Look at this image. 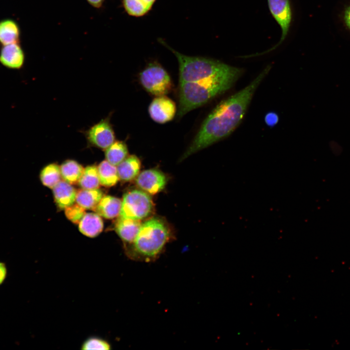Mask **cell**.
<instances>
[{
	"label": "cell",
	"mask_w": 350,
	"mask_h": 350,
	"mask_svg": "<svg viewBox=\"0 0 350 350\" xmlns=\"http://www.w3.org/2000/svg\"><path fill=\"white\" fill-rule=\"evenodd\" d=\"M159 42L174 54L178 62V118L229 89L243 72L241 69L217 60L183 54L161 39Z\"/></svg>",
	"instance_id": "cell-1"
},
{
	"label": "cell",
	"mask_w": 350,
	"mask_h": 350,
	"mask_svg": "<svg viewBox=\"0 0 350 350\" xmlns=\"http://www.w3.org/2000/svg\"><path fill=\"white\" fill-rule=\"evenodd\" d=\"M270 69V66H267L247 87L217 105L204 120L181 159L225 138L234 130L256 89Z\"/></svg>",
	"instance_id": "cell-2"
},
{
	"label": "cell",
	"mask_w": 350,
	"mask_h": 350,
	"mask_svg": "<svg viewBox=\"0 0 350 350\" xmlns=\"http://www.w3.org/2000/svg\"><path fill=\"white\" fill-rule=\"evenodd\" d=\"M170 231L161 219L153 218L141 224L139 232L127 250L132 260L150 262L159 256L171 237Z\"/></svg>",
	"instance_id": "cell-3"
},
{
	"label": "cell",
	"mask_w": 350,
	"mask_h": 350,
	"mask_svg": "<svg viewBox=\"0 0 350 350\" xmlns=\"http://www.w3.org/2000/svg\"><path fill=\"white\" fill-rule=\"evenodd\" d=\"M139 79L143 88L156 96L165 95L173 87L168 73L157 62L148 64L140 73Z\"/></svg>",
	"instance_id": "cell-4"
},
{
	"label": "cell",
	"mask_w": 350,
	"mask_h": 350,
	"mask_svg": "<svg viewBox=\"0 0 350 350\" xmlns=\"http://www.w3.org/2000/svg\"><path fill=\"white\" fill-rule=\"evenodd\" d=\"M153 208V202L148 194L134 190L124 195L119 215L122 218L140 221L148 216Z\"/></svg>",
	"instance_id": "cell-5"
},
{
	"label": "cell",
	"mask_w": 350,
	"mask_h": 350,
	"mask_svg": "<svg viewBox=\"0 0 350 350\" xmlns=\"http://www.w3.org/2000/svg\"><path fill=\"white\" fill-rule=\"evenodd\" d=\"M269 10L281 29L280 41L273 47L259 54L276 49L285 41L291 27L293 14L290 0H267ZM258 54V55H259Z\"/></svg>",
	"instance_id": "cell-6"
},
{
	"label": "cell",
	"mask_w": 350,
	"mask_h": 350,
	"mask_svg": "<svg viewBox=\"0 0 350 350\" xmlns=\"http://www.w3.org/2000/svg\"><path fill=\"white\" fill-rule=\"evenodd\" d=\"M85 134L89 144L103 150H105L115 141L109 116L90 127Z\"/></svg>",
	"instance_id": "cell-7"
},
{
	"label": "cell",
	"mask_w": 350,
	"mask_h": 350,
	"mask_svg": "<svg viewBox=\"0 0 350 350\" xmlns=\"http://www.w3.org/2000/svg\"><path fill=\"white\" fill-rule=\"evenodd\" d=\"M148 112L154 121L158 123H164L174 118L176 105L173 100L165 95L157 96L150 103Z\"/></svg>",
	"instance_id": "cell-8"
},
{
	"label": "cell",
	"mask_w": 350,
	"mask_h": 350,
	"mask_svg": "<svg viewBox=\"0 0 350 350\" xmlns=\"http://www.w3.org/2000/svg\"><path fill=\"white\" fill-rule=\"evenodd\" d=\"M166 182L165 175L156 169L143 171L139 175L136 179L137 184L140 188L152 194L162 190Z\"/></svg>",
	"instance_id": "cell-9"
},
{
	"label": "cell",
	"mask_w": 350,
	"mask_h": 350,
	"mask_svg": "<svg viewBox=\"0 0 350 350\" xmlns=\"http://www.w3.org/2000/svg\"><path fill=\"white\" fill-rule=\"evenodd\" d=\"M24 52L18 43L3 45L0 51V63L4 67L19 70L23 66Z\"/></svg>",
	"instance_id": "cell-10"
},
{
	"label": "cell",
	"mask_w": 350,
	"mask_h": 350,
	"mask_svg": "<svg viewBox=\"0 0 350 350\" xmlns=\"http://www.w3.org/2000/svg\"><path fill=\"white\" fill-rule=\"evenodd\" d=\"M52 190L55 202L60 209H65L73 204L76 201V190L64 180H60L52 188Z\"/></svg>",
	"instance_id": "cell-11"
},
{
	"label": "cell",
	"mask_w": 350,
	"mask_h": 350,
	"mask_svg": "<svg viewBox=\"0 0 350 350\" xmlns=\"http://www.w3.org/2000/svg\"><path fill=\"white\" fill-rule=\"evenodd\" d=\"M140 226L139 220L120 217L115 225V230L123 242L131 245L134 242Z\"/></svg>",
	"instance_id": "cell-12"
},
{
	"label": "cell",
	"mask_w": 350,
	"mask_h": 350,
	"mask_svg": "<svg viewBox=\"0 0 350 350\" xmlns=\"http://www.w3.org/2000/svg\"><path fill=\"white\" fill-rule=\"evenodd\" d=\"M122 201L118 198L110 195L103 196L93 209L100 216L106 219H113L120 214Z\"/></svg>",
	"instance_id": "cell-13"
},
{
	"label": "cell",
	"mask_w": 350,
	"mask_h": 350,
	"mask_svg": "<svg viewBox=\"0 0 350 350\" xmlns=\"http://www.w3.org/2000/svg\"><path fill=\"white\" fill-rule=\"evenodd\" d=\"M103 222L97 213H86L79 223V229L84 235L94 238L102 231Z\"/></svg>",
	"instance_id": "cell-14"
},
{
	"label": "cell",
	"mask_w": 350,
	"mask_h": 350,
	"mask_svg": "<svg viewBox=\"0 0 350 350\" xmlns=\"http://www.w3.org/2000/svg\"><path fill=\"white\" fill-rule=\"evenodd\" d=\"M140 167V162L137 156L131 155L126 157L117 166L119 178L125 181L132 180L138 175Z\"/></svg>",
	"instance_id": "cell-15"
},
{
	"label": "cell",
	"mask_w": 350,
	"mask_h": 350,
	"mask_svg": "<svg viewBox=\"0 0 350 350\" xmlns=\"http://www.w3.org/2000/svg\"><path fill=\"white\" fill-rule=\"evenodd\" d=\"M19 36V27L14 20L7 19L0 21V43L2 46L18 43Z\"/></svg>",
	"instance_id": "cell-16"
},
{
	"label": "cell",
	"mask_w": 350,
	"mask_h": 350,
	"mask_svg": "<svg viewBox=\"0 0 350 350\" xmlns=\"http://www.w3.org/2000/svg\"><path fill=\"white\" fill-rule=\"evenodd\" d=\"M100 183L105 187L114 186L119 180L116 166L107 160L101 162L97 167Z\"/></svg>",
	"instance_id": "cell-17"
},
{
	"label": "cell",
	"mask_w": 350,
	"mask_h": 350,
	"mask_svg": "<svg viewBox=\"0 0 350 350\" xmlns=\"http://www.w3.org/2000/svg\"><path fill=\"white\" fill-rule=\"evenodd\" d=\"M60 168L61 177L70 184L78 183L84 170L81 165L73 160L65 161Z\"/></svg>",
	"instance_id": "cell-18"
},
{
	"label": "cell",
	"mask_w": 350,
	"mask_h": 350,
	"mask_svg": "<svg viewBox=\"0 0 350 350\" xmlns=\"http://www.w3.org/2000/svg\"><path fill=\"white\" fill-rule=\"evenodd\" d=\"M104 196L101 190L83 189L77 192L76 202L85 209H93Z\"/></svg>",
	"instance_id": "cell-19"
},
{
	"label": "cell",
	"mask_w": 350,
	"mask_h": 350,
	"mask_svg": "<svg viewBox=\"0 0 350 350\" xmlns=\"http://www.w3.org/2000/svg\"><path fill=\"white\" fill-rule=\"evenodd\" d=\"M105 150L106 160L116 166L122 161L128 154L127 146L122 141H115Z\"/></svg>",
	"instance_id": "cell-20"
},
{
	"label": "cell",
	"mask_w": 350,
	"mask_h": 350,
	"mask_svg": "<svg viewBox=\"0 0 350 350\" xmlns=\"http://www.w3.org/2000/svg\"><path fill=\"white\" fill-rule=\"evenodd\" d=\"M156 0H123L124 9L130 16L142 17L152 9Z\"/></svg>",
	"instance_id": "cell-21"
},
{
	"label": "cell",
	"mask_w": 350,
	"mask_h": 350,
	"mask_svg": "<svg viewBox=\"0 0 350 350\" xmlns=\"http://www.w3.org/2000/svg\"><path fill=\"white\" fill-rule=\"evenodd\" d=\"M61 176L60 167L55 163L45 166L40 174V179L43 185L51 189L60 181Z\"/></svg>",
	"instance_id": "cell-22"
},
{
	"label": "cell",
	"mask_w": 350,
	"mask_h": 350,
	"mask_svg": "<svg viewBox=\"0 0 350 350\" xmlns=\"http://www.w3.org/2000/svg\"><path fill=\"white\" fill-rule=\"evenodd\" d=\"M78 183L83 189H98L100 183L97 167L95 165H90L84 169Z\"/></svg>",
	"instance_id": "cell-23"
},
{
	"label": "cell",
	"mask_w": 350,
	"mask_h": 350,
	"mask_svg": "<svg viewBox=\"0 0 350 350\" xmlns=\"http://www.w3.org/2000/svg\"><path fill=\"white\" fill-rule=\"evenodd\" d=\"M81 349L109 350L111 349V345L107 340L98 336H93L88 338L83 342Z\"/></svg>",
	"instance_id": "cell-24"
},
{
	"label": "cell",
	"mask_w": 350,
	"mask_h": 350,
	"mask_svg": "<svg viewBox=\"0 0 350 350\" xmlns=\"http://www.w3.org/2000/svg\"><path fill=\"white\" fill-rule=\"evenodd\" d=\"M85 210L77 203L72 204L65 209V215L71 222L75 224H79L86 214Z\"/></svg>",
	"instance_id": "cell-25"
},
{
	"label": "cell",
	"mask_w": 350,
	"mask_h": 350,
	"mask_svg": "<svg viewBox=\"0 0 350 350\" xmlns=\"http://www.w3.org/2000/svg\"><path fill=\"white\" fill-rule=\"evenodd\" d=\"M279 121L278 115L275 112H269L265 117V122L270 126H273L277 123Z\"/></svg>",
	"instance_id": "cell-26"
},
{
	"label": "cell",
	"mask_w": 350,
	"mask_h": 350,
	"mask_svg": "<svg viewBox=\"0 0 350 350\" xmlns=\"http://www.w3.org/2000/svg\"><path fill=\"white\" fill-rule=\"evenodd\" d=\"M343 20L347 28L350 30V5L347 7L344 11Z\"/></svg>",
	"instance_id": "cell-27"
},
{
	"label": "cell",
	"mask_w": 350,
	"mask_h": 350,
	"mask_svg": "<svg viewBox=\"0 0 350 350\" xmlns=\"http://www.w3.org/2000/svg\"><path fill=\"white\" fill-rule=\"evenodd\" d=\"M7 275V268L5 264L0 262V285L3 283Z\"/></svg>",
	"instance_id": "cell-28"
},
{
	"label": "cell",
	"mask_w": 350,
	"mask_h": 350,
	"mask_svg": "<svg viewBox=\"0 0 350 350\" xmlns=\"http://www.w3.org/2000/svg\"><path fill=\"white\" fill-rule=\"evenodd\" d=\"M88 2L95 7L100 6L104 0H88Z\"/></svg>",
	"instance_id": "cell-29"
}]
</instances>
